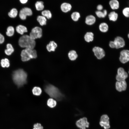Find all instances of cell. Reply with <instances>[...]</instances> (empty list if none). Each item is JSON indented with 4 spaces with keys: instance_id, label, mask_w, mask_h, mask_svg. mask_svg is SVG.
Wrapping results in <instances>:
<instances>
[{
    "instance_id": "f35d334b",
    "label": "cell",
    "mask_w": 129,
    "mask_h": 129,
    "mask_svg": "<svg viewBox=\"0 0 129 129\" xmlns=\"http://www.w3.org/2000/svg\"><path fill=\"white\" fill-rule=\"evenodd\" d=\"M97 8L98 11H101L103 9V6L101 5H99L97 6Z\"/></svg>"
},
{
    "instance_id": "8d00e7d4",
    "label": "cell",
    "mask_w": 129,
    "mask_h": 129,
    "mask_svg": "<svg viewBox=\"0 0 129 129\" xmlns=\"http://www.w3.org/2000/svg\"><path fill=\"white\" fill-rule=\"evenodd\" d=\"M4 41V36L1 34L0 33V44L3 43Z\"/></svg>"
},
{
    "instance_id": "74e56055",
    "label": "cell",
    "mask_w": 129,
    "mask_h": 129,
    "mask_svg": "<svg viewBox=\"0 0 129 129\" xmlns=\"http://www.w3.org/2000/svg\"><path fill=\"white\" fill-rule=\"evenodd\" d=\"M120 54H127L129 55V50H124L121 51Z\"/></svg>"
},
{
    "instance_id": "7bdbcfd3",
    "label": "cell",
    "mask_w": 129,
    "mask_h": 129,
    "mask_svg": "<svg viewBox=\"0 0 129 129\" xmlns=\"http://www.w3.org/2000/svg\"></svg>"
},
{
    "instance_id": "8992f818",
    "label": "cell",
    "mask_w": 129,
    "mask_h": 129,
    "mask_svg": "<svg viewBox=\"0 0 129 129\" xmlns=\"http://www.w3.org/2000/svg\"><path fill=\"white\" fill-rule=\"evenodd\" d=\"M128 73L122 67L119 68L117 70V74L116 78L117 81L125 80L128 77Z\"/></svg>"
},
{
    "instance_id": "8fae6325",
    "label": "cell",
    "mask_w": 129,
    "mask_h": 129,
    "mask_svg": "<svg viewBox=\"0 0 129 129\" xmlns=\"http://www.w3.org/2000/svg\"><path fill=\"white\" fill-rule=\"evenodd\" d=\"M127 87V84L125 80L117 81L116 83V89L118 91L121 92L125 90Z\"/></svg>"
},
{
    "instance_id": "7a4b0ae2",
    "label": "cell",
    "mask_w": 129,
    "mask_h": 129,
    "mask_svg": "<svg viewBox=\"0 0 129 129\" xmlns=\"http://www.w3.org/2000/svg\"><path fill=\"white\" fill-rule=\"evenodd\" d=\"M45 92L51 98L57 101H61L64 97V95L56 87L52 84H48L44 87Z\"/></svg>"
},
{
    "instance_id": "603a6c76",
    "label": "cell",
    "mask_w": 129,
    "mask_h": 129,
    "mask_svg": "<svg viewBox=\"0 0 129 129\" xmlns=\"http://www.w3.org/2000/svg\"><path fill=\"white\" fill-rule=\"evenodd\" d=\"M99 29L102 32H105L108 30V26L107 23L105 22H103L100 24Z\"/></svg>"
},
{
    "instance_id": "4316f807",
    "label": "cell",
    "mask_w": 129,
    "mask_h": 129,
    "mask_svg": "<svg viewBox=\"0 0 129 129\" xmlns=\"http://www.w3.org/2000/svg\"><path fill=\"white\" fill-rule=\"evenodd\" d=\"M97 16L99 18H104L107 15V12L106 10H104L102 11H97L96 12Z\"/></svg>"
},
{
    "instance_id": "e0dca14e",
    "label": "cell",
    "mask_w": 129,
    "mask_h": 129,
    "mask_svg": "<svg viewBox=\"0 0 129 129\" xmlns=\"http://www.w3.org/2000/svg\"><path fill=\"white\" fill-rule=\"evenodd\" d=\"M109 3L111 8L113 10H117L119 8V2L117 0H111L110 1Z\"/></svg>"
},
{
    "instance_id": "277c9868",
    "label": "cell",
    "mask_w": 129,
    "mask_h": 129,
    "mask_svg": "<svg viewBox=\"0 0 129 129\" xmlns=\"http://www.w3.org/2000/svg\"><path fill=\"white\" fill-rule=\"evenodd\" d=\"M21 56L22 61H27L31 59H36L37 58V52L35 50L26 48L22 51Z\"/></svg>"
},
{
    "instance_id": "1f68e13d",
    "label": "cell",
    "mask_w": 129,
    "mask_h": 129,
    "mask_svg": "<svg viewBox=\"0 0 129 129\" xmlns=\"http://www.w3.org/2000/svg\"><path fill=\"white\" fill-rule=\"evenodd\" d=\"M14 29L13 27L12 26H9L7 29V31L6 33V35L9 36H12L14 33Z\"/></svg>"
},
{
    "instance_id": "44dd1931",
    "label": "cell",
    "mask_w": 129,
    "mask_h": 129,
    "mask_svg": "<svg viewBox=\"0 0 129 129\" xmlns=\"http://www.w3.org/2000/svg\"><path fill=\"white\" fill-rule=\"evenodd\" d=\"M17 32L21 34H23L24 33L27 32V28L25 26L20 25L17 26L16 27Z\"/></svg>"
},
{
    "instance_id": "83f0119b",
    "label": "cell",
    "mask_w": 129,
    "mask_h": 129,
    "mask_svg": "<svg viewBox=\"0 0 129 129\" xmlns=\"http://www.w3.org/2000/svg\"><path fill=\"white\" fill-rule=\"evenodd\" d=\"M0 64L1 66L3 67H8L10 65L9 61L7 58L1 59V61Z\"/></svg>"
},
{
    "instance_id": "ffe728a7",
    "label": "cell",
    "mask_w": 129,
    "mask_h": 129,
    "mask_svg": "<svg viewBox=\"0 0 129 129\" xmlns=\"http://www.w3.org/2000/svg\"><path fill=\"white\" fill-rule=\"evenodd\" d=\"M119 59L122 63H125L129 61V55L127 54H120Z\"/></svg>"
},
{
    "instance_id": "7402d4cb",
    "label": "cell",
    "mask_w": 129,
    "mask_h": 129,
    "mask_svg": "<svg viewBox=\"0 0 129 129\" xmlns=\"http://www.w3.org/2000/svg\"><path fill=\"white\" fill-rule=\"evenodd\" d=\"M109 20L113 22L116 21L118 18V14L114 11L111 12L108 15Z\"/></svg>"
},
{
    "instance_id": "d4e9b609",
    "label": "cell",
    "mask_w": 129,
    "mask_h": 129,
    "mask_svg": "<svg viewBox=\"0 0 129 129\" xmlns=\"http://www.w3.org/2000/svg\"><path fill=\"white\" fill-rule=\"evenodd\" d=\"M7 49L5 50V53L7 55H11L14 52V49L12 45L10 44H7L6 45Z\"/></svg>"
},
{
    "instance_id": "ab89813d",
    "label": "cell",
    "mask_w": 129,
    "mask_h": 129,
    "mask_svg": "<svg viewBox=\"0 0 129 129\" xmlns=\"http://www.w3.org/2000/svg\"><path fill=\"white\" fill-rule=\"evenodd\" d=\"M20 2L22 4H25L26 3L27 1V0H20Z\"/></svg>"
},
{
    "instance_id": "b9f144b4",
    "label": "cell",
    "mask_w": 129,
    "mask_h": 129,
    "mask_svg": "<svg viewBox=\"0 0 129 129\" xmlns=\"http://www.w3.org/2000/svg\"><path fill=\"white\" fill-rule=\"evenodd\" d=\"M128 37L129 39V34H128Z\"/></svg>"
},
{
    "instance_id": "4fadbf2b",
    "label": "cell",
    "mask_w": 129,
    "mask_h": 129,
    "mask_svg": "<svg viewBox=\"0 0 129 129\" xmlns=\"http://www.w3.org/2000/svg\"><path fill=\"white\" fill-rule=\"evenodd\" d=\"M96 18L93 16L89 15L86 17L85 19V22L86 24L88 25H91L95 22Z\"/></svg>"
},
{
    "instance_id": "3957f363",
    "label": "cell",
    "mask_w": 129,
    "mask_h": 129,
    "mask_svg": "<svg viewBox=\"0 0 129 129\" xmlns=\"http://www.w3.org/2000/svg\"><path fill=\"white\" fill-rule=\"evenodd\" d=\"M19 44L21 47L33 49L35 47L36 42L28 35H24L19 38Z\"/></svg>"
},
{
    "instance_id": "cb8c5ba5",
    "label": "cell",
    "mask_w": 129,
    "mask_h": 129,
    "mask_svg": "<svg viewBox=\"0 0 129 129\" xmlns=\"http://www.w3.org/2000/svg\"><path fill=\"white\" fill-rule=\"evenodd\" d=\"M42 90L39 87L35 86L32 89V92L33 94L35 96H40L42 93Z\"/></svg>"
},
{
    "instance_id": "d6a6232c",
    "label": "cell",
    "mask_w": 129,
    "mask_h": 129,
    "mask_svg": "<svg viewBox=\"0 0 129 129\" xmlns=\"http://www.w3.org/2000/svg\"><path fill=\"white\" fill-rule=\"evenodd\" d=\"M43 16L46 17L48 19H50L52 17V14L50 11L48 10H45L42 12Z\"/></svg>"
},
{
    "instance_id": "6da1fadb",
    "label": "cell",
    "mask_w": 129,
    "mask_h": 129,
    "mask_svg": "<svg viewBox=\"0 0 129 129\" xmlns=\"http://www.w3.org/2000/svg\"><path fill=\"white\" fill-rule=\"evenodd\" d=\"M12 78L14 82L19 87L23 86L27 82V73L22 69L14 71L13 73Z\"/></svg>"
},
{
    "instance_id": "30bf717a",
    "label": "cell",
    "mask_w": 129,
    "mask_h": 129,
    "mask_svg": "<svg viewBox=\"0 0 129 129\" xmlns=\"http://www.w3.org/2000/svg\"><path fill=\"white\" fill-rule=\"evenodd\" d=\"M31 10L29 8L25 7L20 11L19 16L20 18L22 20L26 19L27 16H31L32 15Z\"/></svg>"
},
{
    "instance_id": "ba28073f",
    "label": "cell",
    "mask_w": 129,
    "mask_h": 129,
    "mask_svg": "<svg viewBox=\"0 0 129 129\" xmlns=\"http://www.w3.org/2000/svg\"><path fill=\"white\" fill-rule=\"evenodd\" d=\"M89 123L87 118L83 117L77 120L76 123V126L81 129H86L89 127Z\"/></svg>"
},
{
    "instance_id": "52a82bcc",
    "label": "cell",
    "mask_w": 129,
    "mask_h": 129,
    "mask_svg": "<svg viewBox=\"0 0 129 129\" xmlns=\"http://www.w3.org/2000/svg\"><path fill=\"white\" fill-rule=\"evenodd\" d=\"M109 118L106 114L102 115L100 118L99 124L100 126L104 129H108L110 127Z\"/></svg>"
},
{
    "instance_id": "e575fe53",
    "label": "cell",
    "mask_w": 129,
    "mask_h": 129,
    "mask_svg": "<svg viewBox=\"0 0 129 129\" xmlns=\"http://www.w3.org/2000/svg\"><path fill=\"white\" fill-rule=\"evenodd\" d=\"M33 128H37L40 129H43V127L41 124L37 123L34 124L33 126Z\"/></svg>"
},
{
    "instance_id": "60d3db41",
    "label": "cell",
    "mask_w": 129,
    "mask_h": 129,
    "mask_svg": "<svg viewBox=\"0 0 129 129\" xmlns=\"http://www.w3.org/2000/svg\"><path fill=\"white\" fill-rule=\"evenodd\" d=\"M32 129H40L39 128H33Z\"/></svg>"
},
{
    "instance_id": "836d02e7",
    "label": "cell",
    "mask_w": 129,
    "mask_h": 129,
    "mask_svg": "<svg viewBox=\"0 0 129 129\" xmlns=\"http://www.w3.org/2000/svg\"><path fill=\"white\" fill-rule=\"evenodd\" d=\"M122 13L125 17H129V7L124 8L122 11Z\"/></svg>"
},
{
    "instance_id": "d590c367",
    "label": "cell",
    "mask_w": 129,
    "mask_h": 129,
    "mask_svg": "<svg viewBox=\"0 0 129 129\" xmlns=\"http://www.w3.org/2000/svg\"><path fill=\"white\" fill-rule=\"evenodd\" d=\"M109 45L111 48H115V44L113 41H110L109 43Z\"/></svg>"
},
{
    "instance_id": "9a60e30c",
    "label": "cell",
    "mask_w": 129,
    "mask_h": 129,
    "mask_svg": "<svg viewBox=\"0 0 129 129\" xmlns=\"http://www.w3.org/2000/svg\"><path fill=\"white\" fill-rule=\"evenodd\" d=\"M71 8V5L69 3H62L61 6V9L62 11L65 13L70 11Z\"/></svg>"
},
{
    "instance_id": "4dcf8cb0",
    "label": "cell",
    "mask_w": 129,
    "mask_h": 129,
    "mask_svg": "<svg viewBox=\"0 0 129 129\" xmlns=\"http://www.w3.org/2000/svg\"><path fill=\"white\" fill-rule=\"evenodd\" d=\"M18 11L16 9L14 8L12 9L10 12H9L8 15L11 18L15 17L17 16Z\"/></svg>"
},
{
    "instance_id": "7c38bea8",
    "label": "cell",
    "mask_w": 129,
    "mask_h": 129,
    "mask_svg": "<svg viewBox=\"0 0 129 129\" xmlns=\"http://www.w3.org/2000/svg\"><path fill=\"white\" fill-rule=\"evenodd\" d=\"M115 48L118 49L124 47L125 45V41L124 39L122 37L118 36L115 38L114 40Z\"/></svg>"
},
{
    "instance_id": "f546056e",
    "label": "cell",
    "mask_w": 129,
    "mask_h": 129,
    "mask_svg": "<svg viewBox=\"0 0 129 129\" xmlns=\"http://www.w3.org/2000/svg\"><path fill=\"white\" fill-rule=\"evenodd\" d=\"M71 17L73 20L75 21H77L80 17V13L78 12H73L71 14Z\"/></svg>"
},
{
    "instance_id": "9c48e42d",
    "label": "cell",
    "mask_w": 129,
    "mask_h": 129,
    "mask_svg": "<svg viewBox=\"0 0 129 129\" xmlns=\"http://www.w3.org/2000/svg\"><path fill=\"white\" fill-rule=\"evenodd\" d=\"M92 51L98 59H101L105 55V52L103 49L99 47H95L92 49Z\"/></svg>"
},
{
    "instance_id": "5bb4252c",
    "label": "cell",
    "mask_w": 129,
    "mask_h": 129,
    "mask_svg": "<svg viewBox=\"0 0 129 129\" xmlns=\"http://www.w3.org/2000/svg\"><path fill=\"white\" fill-rule=\"evenodd\" d=\"M57 46V44L54 41H51L46 46V48L48 51L51 52L54 51Z\"/></svg>"
},
{
    "instance_id": "2e32d148",
    "label": "cell",
    "mask_w": 129,
    "mask_h": 129,
    "mask_svg": "<svg viewBox=\"0 0 129 129\" xmlns=\"http://www.w3.org/2000/svg\"><path fill=\"white\" fill-rule=\"evenodd\" d=\"M94 36V34L92 32H87L84 35V39L86 42H92L93 40Z\"/></svg>"
},
{
    "instance_id": "f1b7e54d",
    "label": "cell",
    "mask_w": 129,
    "mask_h": 129,
    "mask_svg": "<svg viewBox=\"0 0 129 129\" xmlns=\"http://www.w3.org/2000/svg\"><path fill=\"white\" fill-rule=\"evenodd\" d=\"M43 3L42 1H38L35 4L36 10L38 11L43 10L44 8Z\"/></svg>"
},
{
    "instance_id": "484cf974",
    "label": "cell",
    "mask_w": 129,
    "mask_h": 129,
    "mask_svg": "<svg viewBox=\"0 0 129 129\" xmlns=\"http://www.w3.org/2000/svg\"><path fill=\"white\" fill-rule=\"evenodd\" d=\"M37 20L40 25L43 26L46 25L47 20L46 18L43 16H39L37 17Z\"/></svg>"
},
{
    "instance_id": "5b68a950",
    "label": "cell",
    "mask_w": 129,
    "mask_h": 129,
    "mask_svg": "<svg viewBox=\"0 0 129 129\" xmlns=\"http://www.w3.org/2000/svg\"><path fill=\"white\" fill-rule=\"evenodd\" d=\"M42 36V29L38 27H35L32 29L29 35L30 37L34 40L41 38Z\"/></svg>"
},
{
    "instance_id": "ac0fdd59",
    "label": "cell",
    "mask_w": 129,
    "mask_h": 129,
    "mask_svg": "<svg viewBox=\"0 0 129 129\" xmlns=\"http://www.w3.org/2000/svg\"><path fill=\"white\" fill-rule=\"evenodd\" d=\"M47 104L49 107L53 108L56 107L57 104V102L55 100L52 98H50L48 100Z\"/></svg>"
},
{
    "instance_id": "d6986e66",
    "label": "cell",
    "mask_w": 129,
    "mask_h": 129,
    "mask_svg": "<svg viewBox=\"0 0 129 129\" xmlns=\"http://www.w3.org/2000/svg\"><path fill=\"white\" fill-rule=\"evenodd\" d=\"M69 59L71 60L74 61L76 60L78 57L76 51L74 50L70 51L68 54Z\"/></svg>"
}]
</instances>
